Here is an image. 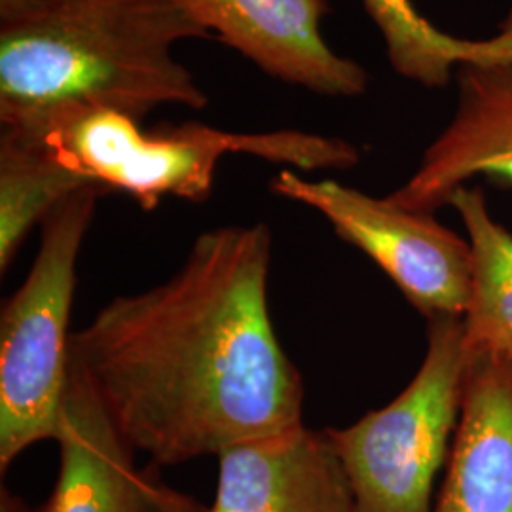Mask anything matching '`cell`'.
Here are the masks:
<instances>
[{
  "label": "cell",
  "instance_id": "obj_1",
  "mask_svg": "<svg viewBox=\"0 0 512 512\" xmlns=\"http://www.w3.org/2000/svg\"><path fill=\"white\" fill-rule=\"evenodd\" d=\"M266 224L222 226L143 293L71 336V363L112 427L158 467L302 425L304 380L275 334Z\"/></svg>",
  "mask_w": 512,
  "mask_h": 512
},
{
  "label": "cell",
  "instance_id": "obj_13",
  "mask_svg": "<svg viewBox=\"0 0 512 512\" xmlns=\"http://www.w3.org/2000/svg\"><path fill=\"white\" fill-rule=\"evenodd\" d=\"M363 6L384 38L393 71L429 90L446 88L463 65L512 59V8L497 35L469 40L440 31L412 0H363Z\"/></svg>",
  "mask_w": 512,
  "mask_h": 512
},
{
  "label": "cell",
  "instance_id": "obj_11",
  "mask_svg": "<svg viewBox=\"0 0 512 512\" xmlns=\"http://www.w3.org/2000/svg\"><path fill=\"white\" fill-rule=\"evenodd\" d=\"M433 512H512V363L467 355L458 431Z\"/></svg>",
  "mask_w": 512,
  "mask_h": 512
},
{
  "label": "cell",
  "instance_id": "obj_9",
  "mask_svg": "<svg viewBox=\"0 0 512 512\" xmlns=\"http://www.w3.org/2000/svg\"><path fill=\"white\" fill-rule=\"evenodd\" d=\"M458 107L423 152L416 173L385 196L403 209L433 213L476 177L512 186V59L463 65Z\"/></svg>",
  "mask_w": 512,
  "mask_h": 512
},
{
  "label": "cell",
  "instance_id": "obj_14",
  "mask_svg": "<svg viewBox=\"0 0 512 512\" xmlns=\"http://www.w3.org/2000/svg\"><path fill=\"white\" fill-rule=\"evenodd\" d=\"M44 148L10 129L0 131V272L12 266L19 247L55 207L90 188ZM99 188V186H97Z\"/></svg>",
  "mask_w": 512,
  "mask_h": 512
},
{
  "label": "cell",
  "instance_id": "obj_15",
  "mask_svg": "<svg viewBox=\"0 0 512 512\" xmlns=\"http://www.w3.org/2000/svg\"><path fill=\"white\" fill-rule=\"evenodd\" d=\"M0 512H31V507L25 505V501L12 494L8 488H2L0 492Z\"/></svg>",
  "mask_w": 512,
  "mask_h": 512
},
{
  "label": "cell",
  "instance_id": "obj_5",
  "mask_svg": "<svg viewBox=\"0 0 512 512\" xmlns=\"http://www.w3.org/2000/svg\"><path fill=\"white\" fill-rule=\"evenodd\" d=\"M467 353L461 317H435L410 384L344 429L327 427L353 495L351 512H433L435 480L458 431Z\"/></svg>",
  "mask_w": 512,
  "mask_h": 512
},
{
  "label": "cell",
  "instance_id": "obj_12",
  "mask_svg": "<svg viewBox=\"0 0 512 512\" xmlns=\"http://www.w3.org/2000/svg\"><path fill=\"white\" fill-rule=\"evenodd\" d=\"M448 205L471 247V291L461 317L465 353L512 363V232L492 217L476 186L458 188Z\"/></svg>",
  "mask_w": 512,
  "mask_h": 512
},
{
  "label": "cell",
  "instance_id": "obj_2",
  "mask_svg": "<svg viewBox=\"0 0 512 512\" xmlns=\"http://www.w3.org/2000/svg\"><path fill=\"white\" fill-rule=\"evenodd\" d=\"M209 38L169 0H0V109L84 103L143 122L209 99L173 46Z\"/></svg>",
  "mask_w": 512,
  "mask_h": 512
},
{
  "label": "cell",
  "instance_id": "obj_8",
  "mask_svg": "<svg viewBox=\"0 0 512 512\" xmlns=\"http://www.w3.org/2000/svg\"><path fill=\"white\" fill-rule=\"evenodd\" d=\"M61 465L50 497L31 512H209L171 488L112 427L92 387L71 363L59 437Z\"/></svg>",
  "mask_w": 512,
  "mask_h": 512
},
{
  "label": "cell",
  "instance_id": "obj_3",
  "mask_svg": "<svg viewBox=\"0 0 512 512\" xmlns=\"http://www.w3.org/2000/svg\"><path fill=\"white\" fill-rule=\"evenodd\" d=\"M0 128L44 148L86 183L126 192L145 211L169 196L207 200L226 154L304 171L351 169L361 160L357 147L338 137L287 129L232 133L198 122L147 131L124 112L71 101L0 109Z\"/></svg>",
  "mask_w": 512,
  "mask_h": 512
},
{
  "label": "cell",
  "instance_id": "obj_6",
  "mask_svg": "<svg viewBox=\"0 0 512 512\" xmlns=\"http://www.w3.org/2000/svg\"><path fill=\"white\" fill-rule=\"evenodd\" d=\"M270 188L279 198L321 213L340 238L384 270L427 321L463 317L471 291V247L433 213L403 209L330 179L308 181L291 169H281Z\"/></svg>",
  "mask_w": 512,
  "mask_h": 512
},
{
  "label": "cell",
  "instance_id": "obj_10",
  "mask_svg": "<svg viewBox=\"0 0 512 512\" xmlns=\"http://www.w3.org/2000/svg\"><path fill=\"white\" fill-rule=\"evenodd\" d=\"M219 458L209 512H351L348 475L327 429L296 425Z\"/></svg>",
  "mask_w": 512,
  "mask_h": 512
},
{
  "label": "cell",
  "instance_id": "obj_4",
  "mask_svg": "<svg viewBox=\"0 0 512 512\" xmlns=\"http://www.w3.org/2000/svg\"><path fill=\"white\" fill-rule=\"evenodd\" d=\"M103 188L90 186L40 224L35 262L0 315V471L33 444L57 440L71 380L76 262Z\"/></svg>",
  "mask_w": 512,
  "mask_h": 512
},
{
  "label": "cell",
  "instance_id": "obj_7",
  "mask_svg": "<svg viewBox=\"0 0 512 512\" xmlns=\"http://www.w3.org/2000/svg\"><path fill=\"white\" fill-rule=\"evenodd\" d=\"M258 69L327 97H357L368 73L321 37L329 0H169Z\"/></svg>",
  "mask_w": 512,
  "mask_h": 512
}]
</instances>
